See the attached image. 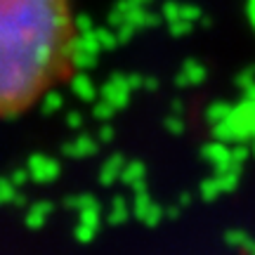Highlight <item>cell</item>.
<instances>
[{
    "label": "cell",
    "instance_id": "obj_1",
    "mask_svg": "<svg viewBox=\"0 0 255 255\" xmlns=\"http://www.w3.org/2000/svg\"><path fill=\"white\" fill-rule=\"evenodd\" d=\"M81 57L73 0H0V119L38 107Z\"/></svg>",
    "mask_w": 255,
    "mask_h": 255
},
{
    "label": "cell",
    "instance_id": "obj_2",
    "mask_svg": "<svg viewBox=\"0 0 255 255\" xmlns=\"http://www.w3.org/2000/svg\"><path fill=\"white\" fill-rule=\"evenodd\" d=\"M132 213H135L137 220H142V222H144V225H149V227H154L156 222L161 220V215H163L161 206H158V203H154V201L149 199L146 194H139V196L135 199Z\"/></svg>",
    "mask_w": 255,
    "mask_h": 255
},
{
    "label": "cell",
    "instance_id": "obj_3",
    "mask_svg": "<svg viewBox=\"0 0 255 255\" xmlns=\"http://www.w3.org/2000/svg\"><path fill=\"white\" fill-rule=\"evenodd\" d=\"M144 180V165L142 163H135V161H130L123 165V173H121V182L128 184V187H139Z\"/></svg>",
    "mask_w": 255,
    "mask_h": 255
},
{
    "label": "cell",
    "instance_id": "obj_4",
    "mask_svg": "<svg viewBox=\"0 0 255 255\" xmlns=\"http://www.w3.org/2000/svg\"><path fill=\"white\" fill-rule=\"evenodd\" d=\"M123 165H126V161L121 158V156H111L109 161H107V165H104V173H102V180L107 184H111L114 180H121V173H123Z\"/></svg>",
    "mask_w": 255,
    "mask_h": 255
},
{
    "label": "cell",
    "instance_id": "obj_5",
    "mask_svg": "<svg viewBox=\"0 0 255 255\" xmlns=\"http://www.w3.org/2000/svg\"><path fill=\"white\" fill-rule=\"evenodd\" d=\"M126 215H128L126 206H123L121 201H114V208H111V213H109V220H111V222H114V225H121V222L126 220Z\"/></svg>",
    "mask_w": 255,
    "mask_h": 255
},
{
    "label": "cell",
    "instance_id": "obj_6",
    "mask_svg": "<svg viewBox=\"0 0 255 255\" xmlns=\"http://www.w3.org/2000/svg\"><path fill=\"white\" fill-rule=\"evenodd\" d=\"M241 255H255V244L251 241L246 248H241Z\"/></svg>",
    "mask_w": 255,
    "mask_h": 255
}]
</instances>
